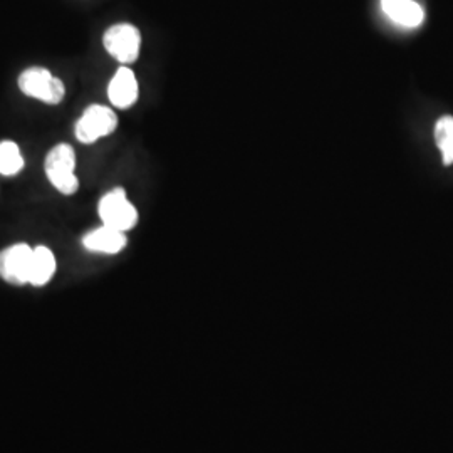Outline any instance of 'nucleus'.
<instances>
[{
  "label": "nucleus",
  "mask_w": 453,
  "mask_h": 453,
  "mask_svg": "<svg viewBox=\"0 0 453 453\" xmlns=\"http://www.w3.org/2000/svg\"><path fill=\"white\" fill-rule=\"evenodd\" d=\"M33 247L27 243H16L0 252V277L11 284H29Z\"/></svg>",
  "instance_id": "nucleus-6"
},
{
  "label": "nucleus",
  "mask_w": 453,
  "mask_h": 453,
  "mask_svg": "<svg viewBox=\"0 0 453 453\" xmlns=\"http://www.w3.org/2000/svg\"><path fill=\"white\" fill-rule=\"evenodd\" d=\"M24 168V158L14 142L0 143V175L14 177Z\"/></svg>",
  "instance_id": "nucleus-11"
},
{
  "label": "nucleus",
  "mask_w": 453,
  "mask_h": 453,
  "mask_svg": "<svg viewBox=\"0 0 453 453\" xmlns=\"http://www.w3.org/2000/svg\"><path fill=\"white\" fill-rule=\"evenodd\" d=\"M54 273H56V257H54L52 250L44 245L35 247L33 252V260H31L29 284L44 286L52 279Z\"/></svg>",
  "instance_id": "nucleus-10"
},
{
  "label": "nucleus",
  "mask_w": 453,
  "mask_h": 453,
  "mask_svg": "<svg viewBox=\"0 0 453 453\" xmlns=\"http://www.w3.org/2000/svg\"><path fill=\"white\" fill-rule=\"evenodd\" d=\"M381 9L387 16L403 26V27H418L423 24V9L415 0H381Z\"/></svg>",
  "instance_id": "nucleus-9"
},
{
  "label": "nucleus",
  "mask_w": 453,
  "mask_h": 453,
  "mask_svg": "<svg viewBox=\"0 0 453 453\" xmlns=\"http://www.w3.org/2000/svg\"><path fill=\"white\" fill-rule=\"evenodd\" d=\"M76 153L67 143L54 146L46 157L44 172L50 185L63 195H74L80 190V180L74 173Z\"/></svg>",
  "instance_id": "nucleus-1"
},
{
  "label": "nucleus",
  "mask_w": 453,
  "mask_h": 453,
  "mask_svg": "<svg viewBox=\"0 0 453 453\" xmlns=\"http://www.w3.org/2000/svg\"><path fill=\"white\" fill-rule=\"evenodd\" d=\"M127 242L125 232L106 226H99L82 237V245L88 250L99 254H118L127 247Z\"/></svg>",
  "instance_id": "nucleus-8"
},
{
  "label": "nucleus",
  "mask_w": 453,
  "mask_h": 453,
  "mask_svg": "<svg viewBox=\"0 0 453 453\" xmlns=\"http://www.w3.org/2000/svg\"><path fill=\"white\" fill-rule=\"evenodd\" d=\"M435 142L441 151V158L445 165L453 163V118L443 116L435 125Z\"/></svg>",
  "instance_id": "nucleus-12"
},
{
  "label": "nucleus",
  "mask_w": 453,
  "mask_h": 453,
  "mask_svg": "<svg viewBox=\"0 0 453 453\" xmlns=\"http://www.w3.org/2000/svg\"><path fill=\"white\" fill-rule=\"evenodd\" d=\"M97 213L103 226H111L119 232H128L138 224V211L123 188H114L104 195L97 205Z\"/></svg>",
  "instance_id": "nucleus-3"
},
{
  "label": "nucleus",
  "mask_w": 453,
  "mask_h": 453,
  "mask_svg": "<svg viewBox=\"0 0 453 453\" xmlns=\"http://www.w3.org/2000/svg\"><path fill=\"white\" fill-rule=\"evenodd\" d=\"M19 89L26 96L46 104H59L65 96V82L44 67H29L19 76Z\"/></svg>",
  "instance_id": "nucleus-2"
},
{
  "label": "nucleus",
  "mask_w": 453,
  "mask_h": 453,
  "mask_svg": "<svg viewBox=\"0 0 453 453\" xmlns=\"http://www.w3.org/2000/svg\"><path fill=\"white\" fill-rule=\"evenodd\" d=\"M118 128V116L111 108L103 104H91L86 108L81 118L74 127V134L78 142L84 145H93L99 138H104Z\"/></svg>",
  "instance_id": "nucleus-4"
},
{
  "label": "nucleus",
  "mask_w": 453,
  "mask_h": 453,
  "mask_svg": "<svg viewBox=\"0 0 453 453\" xmlns=\"http://www.w3.org/2000/svg\"><path fill=\"white\" fill-rule=\"evenodd\" d=\"M103 44L116 61L131 65L140 56L142 34L131 24H116L103 35Z\"/></svg>",
  "instance_id": "nucleus-5"
},
{
  "label": "nucleus",
  "mask_w": 453,
  "mask_h": 453,
  "mask_svg": "<svg viewBox=\"0 0 453 453\" xmlns=\"http://www.w3.org/2000/svg\"><path fill=\"white\" fill-rule=\"evenodd\" d=\"M140 95V88L134 73L130 67H119L114 73L113 80L108 86V97L111 104L119 108V110H128L131 108Z\"/></svg>",
  "instance_id": "nucleus-7"
}]
</instances>
